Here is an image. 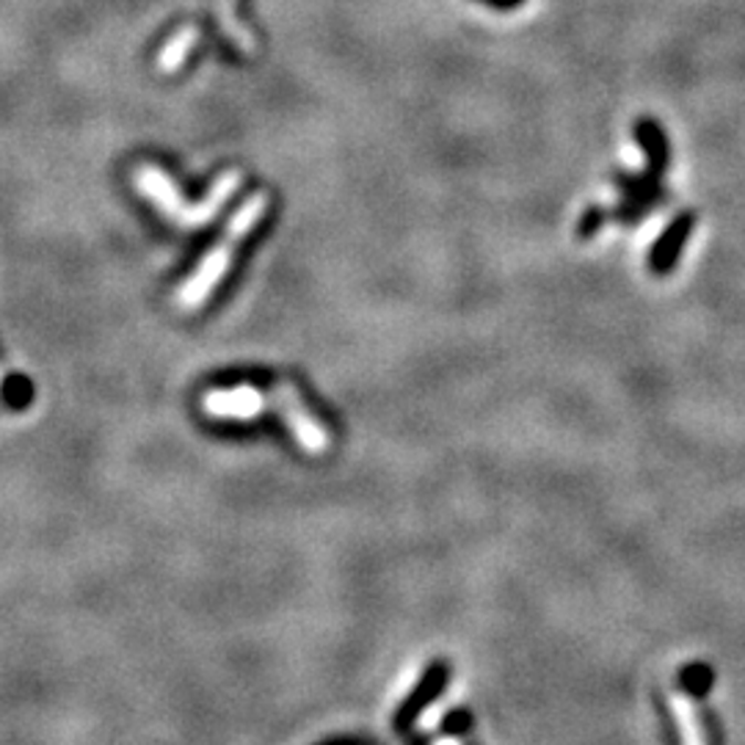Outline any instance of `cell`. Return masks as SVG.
Listing matches in <instances>:
<instances>
[{"label": "cell", "instance_id": "cell-2", "mask_svg": "<svg viewBox=\"0 0 745 745\" xmlns=\"http://www.w3.org/2000/svg\"><path fill=\"white\" fill-rule=\"evenodd\" d=\"M133 191L141 193L160 216H164L169 224L180 227V230H202L208 227L216 216L221 213L227 202L235 197V191L243 182L241 169H227L210 186V193L199 202H188L186 197L177 188L175 177L164 169V166L153 164V160H144L136 169L130 171Z\"/></svg>", "mask_w": 745, "mask_h": 745}, {"label": "cell", "instance_id": "cell-7", "mask_svg": "<svg viewBox=\"0 0 745 745\" xmlns=\"http://www.w3.org/2000/svg\"><path fill=\"white\" fill-rule=\"evenodd\" d=\"M636 141L641 147L643 158H647V169L652 175L665 177L671 171V164H674V149H671V138L665 136V130L660 127L658 119L652 116H641L636 122Z\"/></svg>", "mask_w": 745, "mask_h": 745}, {"label": "cell", "instance_id": "cell-11", "mask_svg": "<svg viewBox=\"0 0 745 745\" xmlns=\"http://www.w3.org/2000/svg\"><path fill=\"white\" fill-rule=\"evenodd\" d=\"M437 745H459L455 741H450V737H444V741H439Z\"/></svg>", "mask_w": 745, "mask_h": 745}, {"label": "cell", "instance_id": "cell-1", "mask_svg": "<svg viewBox=\"0 0 745 745\" xmlns=\"http://www.w3.org/2000/svg\"><path fill=\"white\" fill-rule=\"evenodd\" d=\"M269 210H271L269 191H254L252 197L243 199L241 208H238L235 213H232V219L227 221L219 241H216L213 246H210V252L199 260L197 269L191 271V276L177 285L175 291L177 309H182V313H197V309H202L204 304L213 298V293L219 291L221 282L230 276L243 241L258 230L260 221L269 216Z\"/></svg>", "mask_w": 745, "mask_h": 745}, {"label": "cell", "instance_id": "cell-4", "mask_svg": "<svg viewBox=\"0 0 745 745\" xmlns=\"http://www.w3.org/2000/svg\"><path fill=\"white\" fill-rule=\"evenodd\" d=\"M613 186L619 188L621 193L613 216L625 227L641 224V221L649 219L654 210H660L665 202H671V191L665 188L663 177L652 175L649 169H643L641 175H636V171H616Z\"/></svg>", "mask_w": 745, "mask_h": 745}, {"label": "cell", "instance_id": "cell-6", "mask_svg": "<svg viewBox=\"0 0 745 745\" xmlns=\"http://www.w3.org/2000/svg\"><path fill=\"white\" fill-rule=\"evenodd\" d=\"M696 224H699L696 210H682V213H676L674 219L669 221V227L660 232L658 241L652 243V252H649V271H652L654 276L674 274L688 241H691L693 232H696Z\"/></svg>", "mask_w": 745, "mask_h": 745}, {"label": "cell", "instance_id": "cell-3", "mask_svg": "<svg viewBox=\"0 0 745 745\" xmlns=\"http://www.w3.org/2000/svg\"><path fill=\"white\" fill-rule=\"evenodd\" d=\"M269 411H276L285 422V428L291 431V437L296 439L298 448L307 455H324L332 444L329 428L321 422V417L309 409V403L304 400L302 389L291 381V378H282L274 389H269Z\"/></svg>", "mask_w": 745, "mask_h": 745}, {"label": "cell", "instance_id": "cell-12", "mask_svg": "<svg viewBox=\"0 0 745 745\" xmlns=\"http://www.w3.org/2000/svg\"><path fill=\"white\" fill-rule=\"evenodd\" d=\"M0 384H3V378H0Z\"/></svg>", "mask_w": 745, "mask_h": 745}, {"label": "cell", "instance_id": "cell-10", "mask_svg": "<svg viewBox=\"0 0 745 745\" xmlns=\"http://www.w3.org/2000/svg\"><path fill=\"white\" fill-rule=\"evenodd\" d=\"M605 216H608V213H605V210L599 208V204H594V208L586 210V216H583V221H580V230H577V232H580L583 238L594 235V232H597L599 227H602Z\"/></svg>", "mask_w": 745, "mask_h": 745}, {"label": "cell", "instance_id": "cell-8", "mask_svg": "<svg viewBox=\"0 0 745 745\" xmlns=\"http://www.w3.org/2000/svg\"><path fill=\"white\" fill-rule=\"evenodd\" d=\"M199 42V31L193 25L188 28H180V31L175 33V36L169 39V42L164 44V50H160L158 55V70L164 72H175L177 66H182V61L188 59V53L193 50V44Z\"/></svg>", "mask_w": 745, "mask_h": 745}, {"label": "cell", "instance_id": "cell-5", "mask_svg": "<svg viewBox=\"0 0 745 745\" xmlns=\"http://www.w3.org/2000/svg\"><path fill=\"white\" fill-rule=\"evenodd\" d=\"M202 411L213 420H258L269 411V389H260L254 384L210 389L202 398Z\"/></svg>", "mask_w": 745, "mask_h": 745}, {"label": "cell", "instance_id": "cell-9", "mask_svg": "<svg viewBox=\"0 0 745 745\" xmlns=\"http://www.w3.org/2000/svg\"><path fill=\"white\" fill-rule=\"evenodd\" d=\"M671 707H674L676 713V721H680V730H682V743L685 745H704V737H702V726H699L696 721V710H693L691 699L682 696V693H671Z\"/></svg>", "mask_w": 745, "mask_h": 745}]
</instances>
